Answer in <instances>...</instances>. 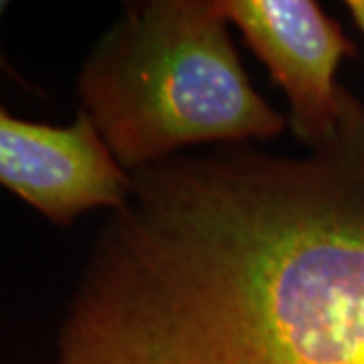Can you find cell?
<instances>
[{
  "instance_id": "obj_1",
  "label": "cell",
  "mask_w": 364,
  "mask_h": 364,
  "mask_svg": "<svg viewBox=\"0 0 364 364\" xmlns=\"http://www.w3.org/2000/svg\"><path fill=\"white\" fill-rule=\"evenodd\" d=\"M57 364H364V105L304 154L253 144L132 172Z\"/></svg>"
},
{
  "instance_id": "obj_2",
  "label": "cell",
  "mask_w": 364,
  "mask_h": 364,
  "mask_svg": "<svg viewBox=\"0 0 364 364\" xmlns=\"http://www.w3.org/2000/svg\"><path fill=\"white\" fill-rule=\"evenodd\" d=\"M77 93L130 174L195 146L272 140L287 126L253 87L217 0L128 4L85 57Z\"/></svg>"
},
{
  "instance_id": "obj_3",
  "label": "cell",
  "mask_w": 364,
  "mask_h": 364,
  "mask_svg": "<svg viewBox=\"0 0 364 364\" xmlns=\"http://www.w3.org/2000/svg\"><path fill=\"white\" fill-rule=\"evenodd\" d=\"M289 104L287 124L306 148L336 130L346 91L338 65L356 53L338 21L314 0H217Z\"/></svg>"
},
{
  "instance_id": "obj_4",
  "label": "cell",
  "mask_w": 364,
  "mask_h": 364,
  "mask_svg": "<svg viewBox=\"0 0 364 364\" xmlns=\"http://www.w3.org/2000/svg\"><path fill=\"white\" fill-rule=\"evenodd\" d=\"M0 186L65 227L91 208L119 207L132 176L83 109L73 124L51 126L11 116L0 104Z\"/></svg>"
},
{
  "instance_id": "obj_5",
  "label": "cell",
  "mask_w": 364,
  "mask_h": 364,
  "mask_svg": "<svg viewBox=\"0 0 364 364\" xmlns=\"http://www.w3.org/2000/svg\"><path fill=\"white\" fill-rule=\"evenodd\" d=\"M346 9L350 13L352 21L364 33V0H348L346 2Z\"/></svg>"
},
{
  "instance_id": "obj_6",
  "label": "cell",
  "mask_w": 364,
  "mask_h": 364,
  "mask_svg": "<svg viewBox=\"0 0 364 364\" xmlns=\"http://www.w3.org/2000/svg\"><path fill=\"white\" fill-rule=\"evenodd\" d=\"M6 6H9V2H2V0H0V18H2V14H4V11H6ZM0 71H2V73H6V75H13V77H16L14 69L9 65V61L4 59L2 51H0Z\"/></svg>"
}]
</instances>
